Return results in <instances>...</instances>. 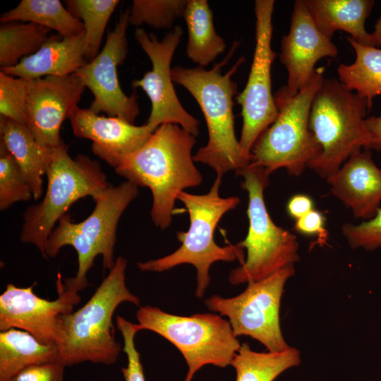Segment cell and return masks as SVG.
<instances>
[{
	"label": "cell",
	"mask_w": 381,
	"mask_h": 381,
	"mask_svg": "<svg viewBox=\"0 0 381 381\" xmlns=\"http://www.w3.org/2000/svg\"><path fill=\"white\" fill-rule=\"evenodd\" d=\"M300 351L294 348L282 352H257L243 343L231 365L236 373V381H274L285 370L301 363Z\"/></svg>",
	"instance_id": "cell-27"
},
{
	"label": "cell",
	"mask_w": 381,
	"mask_h": 381,
	"mask_svg": "<svg viewBox=\"0 0 381 381\" xmlns=\"http://www.w3.org/2000/svg\"><path fill=\"white\" fill-rule=\"evenodd\" d=\"M125 381H145L142 363L131 361L126 367L121 368Z\"/></svg>",
	"instance_id": "cell-38"
},
{
	"label": "cell",
	"mask_w": 381,
	"mask_h": 381,
	"mask_svg": "<svg viewBox=\"0 0 381 381\" xmlns=\"http://www.w3.org/2000/svg\"><path fill=\"white\" fill-rule=\"evenodd\" d=\"M84 44L85 32L60 40L50 37L35 54L1 71L27 80L72 75L87 62Z\"/></svg>",
	"instance_id": "cell-20"
},
{
	"label": "cell",
	"mask_w": 381,
	"mask_h": 381,
	"mask_svg": "<svg viewBox=\"0 0 381 381\" xmlns=\"http://www.w3.org/2000/svg\"><path fill=\"white\" fill-rule=\"evenodd\" d=\"M32 198V190L19 165L0 142V210H5L16 202Z\"/></svg>",
	"instance_id": "cell-31"
},
{
	"label": "cell",
	"mask_w": 381,
	"mask_h": 381,
	"mask_svg": "<svg viewBox=\"0 0 381 381\" xmlns=\"http://www.w3.org/2000/svg\"><path fill=\"white\" fill-rule=\"evenodd\" d=\"M319 30L332 40L337 30L344 31L359 44L375 47L365 23L372 11L373 0H303Z\"/></svg>",
	"instance_id": "cell-21"
},
{
	"label": "cell",
	"mask_w": 381,
	"mask_h": 381,
	"mask_svg": "<svg viewBox=\"0 0 381 381\" xmlns=\"http://www.w3.org/2000/svg\"><path fill=\"white\" fill-rule=\"evenodd\" d=\"M139 194L138 186L125 181L116 186L110 185L95 200V207L83 221L74 223L66 214L49 235L45 246L48 258L56 257L66 246L77 253L78 270L64 286L79 293L88 286L87 274L98 255L102 258L104 270L114 265V246L118 222L125 210Z\"/></svg>",
	"instance_id": "cell-5"
},
{
	"label": "cell",
	"mask_w": 381,
	"mask_h": 381,
	"mask_svg": "<svg viewBox=\"0 0 381 381\" xmlns=\"http://www.w3.org/2000/svg\"><path fill=\"white\" fill-rule=\"evenodd\" d=\"M0 138L23 171L33 199L39 200L55 147L40 145L27 126L3 116H0Z\"/></svg>",
	"instance_id": "cell-22"
},
{
	"label": "cell",
	"mask_w": 381,
	"mask_h": 381,
	"mask_svg": "<svg viewBox=\"0 0 381 381\" xmlns=\"http://www.w3.org/2000/svg\"><path fill=\"white\" fill-rule=\"evenodd\" d=\"M58 358L57 345L42 343L26 331L11 328L0 332V381H8L27 367Z\"/></svg>",
	"instance_id": "cell-23"
},
{
	"label": "cell",
	"mask_w": 381,
	"mask_h": 381,
	"mask_svg": "<svg viewBox=\"0 0 381 381\" xmlns=\"http://www.w3.org/2000/svg\"><path fill=\"white\" fill-rule=\"evenodd\" d=\"M195 143V137L180 126L164 123L115 168L116 173L126 181L150 189L151 218L162 230L171 224L179 193L202 183V175L192 156Z\"/></svg>",
	"instance_id": "cell-1"
},
{
	"label": "cell",
	"mask_w": 381,
	"mask_h": 381,
	"mask_svg": "<svg viewBox=\"0 0 381 381\" xmlns=\"http://www.w3.org/2000/svg\"><path fill=\"white\" fill-rule=\"evenodd\" d=\"M368 101L339 80L324 78L310 111L308 126L321 147L310 169L327 179L354 152L368 150L365 127Z\"/></svg>",
	"instance_id": "cell-6"
},
{
	"label": "cell",
	"mask_w": 381,
	"mask_h": 381,
	"mask_svg": "<svg viewBox=\"0 0 381 381\" xmlns=\"http://www.w3.org/2000/svg\"><path fill=\"white\" fill-rule=\"evenodd\" d=\"M67 9L80 20L85 28V57L87 61L98 54L108 21L119 4L118 0H69Z\"/></svg>",
	"instance_id": "cell-29"
},
{
	"label": "cell",
	"mask_w": 381,
	"mask_h": 381,
	"mask_svg": "<svg viewBox=\"0 0 381 381\" xmlns=\"http://www.w3.org/2000/svg\"><path fill=\"white\" fill-rule=\"evenodd\" d=\"M347 40L356 59L351 64L339 66V80L365 98L371 109L373 98L381 95V48L359 44L349 37Z\"/></svg>",
	"instance_id": "cell-26"
},
{
	"label": "cell",
	"mask_w": 381,
	"mask_h": 381,
	"mask_svg": "<svg viewBox=\"0 0 381 381\" xmlns=\"http://www.w3.org/2000/svg\"><path fill=\"white\" fill-rule=\"evenodd\" d=\"M316 68L310 83L292 97L274 95L278 114L255 141L250 164L265 167L270 174L284 168L298 176L321 153V147L308 126L314 96L324 77Z\"/></svg>",
	"instance_id": "cell-9"
},
{
	"label": "cell",
	"mask_w": 381,
	"mask_h": 381,
	"mask_svg": "<svg viewBox=\"0 0 381 381\" xmlns=\"http://www.w3.org/2000/svg\"><path fill=\"white\" fill-rule=\"evenodd\" d=\"M183 35L181 26L174 27L159 41L142 28L135 31V38L148 56L152 69L143 78L132 82L133 88H141L148 96L151 111L146 124L154 132L159 126L173 123L194 135L199 133V121L180 102L173 85L171 62Z\"/></svg>",
	"instance_id": "cell-13"
},
{
	"label": "cell",
	"mask_w": 381,
	"mask_h": 381,
	"mask_svg": "<svg viewBox=\"0 0 381 381\" xmlns=\"http://www.w3.org/2000/svg\"><path fill=\"white\" fill-rule=\"evenodd\" d=\"M64 369L57 361L35 364L21 370L8 381H64Z\"/></svg>",
	"instance_id": "cell-34"
},
{
	"label": "cell",
	"mask_w": 381,
	"mask_h": 381,
	"mask_svg": "<svg viewBox=\"0 0 381 381\" xmlns=\"http://www.w3.org/2000/svg\"><path fill=\"white\" fill-rule=\"evenodd\" d=\"M136 319L140 330L152 331L174 344L188 365L184 381L206 365L226 368L241 347L229 321L221 315L198 313L181 316L157 307L139 308Z\"/></svg>",
	"instance_id": "cell-10"
},
{
	"label": "cell",
	"mask_w": 381,
	"mask_h": 381,
	"mask_svg": "<svg viewBox=\"0 0 381 381\" xmlns=\"http://www.w3.org/2000/svg\"><path fill=\"white\" fill-rule=\"evenodd\" d=\"M127 260L119 256L90 299L76 311L61 318V337L57 361L65 367L83 362L111 365L123 348L116 341L112 321L123 302L140 305L126 284Z\"/></svg>",
	"instance_id": "cell-3"
},
{
	"label": "cell",
	"mask_w": 381,
	"mask_h": 381,
	"mask_svg": "<svg viewBox=\"0 0 381 381\" xmlns=\"http://www.w3.org/2000/svg\"><path fill=\"white\" fill-rule=\"evenodd\" d=\"M314 208L313 199L306 194H296L291 197L286 204L288 214L295 220L303 217Z\"/></svg>",
	"instance_id": "cell-36"
},
{
	"label": "cell",
	"mask_w": 381,
	"mask_h": 381,
	"mask_svg": "<svg viewBox=\"0 0 381 381\" xmlns=\"http://www.w3.org/2000/svg\"><path fill=\"white\" fill-rule=\"evenodd\" d=\"M325 224V217L323 214L313 209L303 217L296 220L294 230L303 235H318L319 240L323 242L327 236Z\"/></svg>",
	"instance_id": "cell-35"
},
{
	"label": "cell",
	"mask_w": 381,
	"mask_h": 381,
	"mask_svg": "<svg viewBox=\"0 0 381 381\" xmlns=\"http://www.w3.org/2000/svg\"><path fill=\"white\" fill-rule=\"evenodd\" d=\"M274 0L255 1V47L247 83L236 97L241 107L243 127L239 144L250 162L251 150L275 120L278 110L272 92L271 67L277 56L271 46Z\"/></svg>",
	"instance_id": "cell-12"
},
{
	"label": "cell",
	"mask_w": 381,
	"mask_h": 381,
	"mask_svg": "<svg viewBox=\"0 0 381 381\" xmlns=\"http://www.w3.org/2000/svg\"><path fill=\"white\" fill-rule=\"evenodd\" d=\"M1 23H33L56 31L61 37L85 32L83 22L59 0H23L15 8L2 13Z\"/></svg>",
	"instance_id": "cell-25"
},
{
	"label": "cell",
	"mask_w": 381,
	"mask_h": 381,
	"mask_svg": "<svg viewBox=\"0 0 381 381\" xmlns=\"http://www.w3.org/2000/svg\"><path fill=\"white\" fill-rule=\"evenodd\" d=\"M46 176V193L40 202L25 210L20 238L34 245L47 259V241L69 207L87 196L95 201L110 183L98 162L85 155L71 158L63 141L54 148Z\"/></svg>",
	"instance_id": "cell-7"
},
{
	"label": "cell",
	"mask_w": 381,
	"mask_h": 381,
	"mask_svg": "<svg viewBox=\"0 0 381 381\" xmlns=\"http://www.w3.org/2000/svg\"><path fill=\"white\" fill-rule=\"evenodd\" d=\"M34 285H6L0 296V330L22 329L42 343L58 346L61 337V316L73 312L80 297L78 293L64 286L60 274L56 280L58 297L55 300L38 296L33 291Z\"/></svg>",
	"instance_id": "cell-15"
},
{
	"label": "cell",
	"mask_w": 381,
	"mask_h": 381,
	"mask_svg": "<svg viewBox=\"0 0 381 381\" xmlns=\"http://www.w3.org/2000/svg\"><path fill=\"white\" fill-rule=\"evenodd\" d=\"M365 127L368 135V150H381V116H370L365 119Z\"/></svg>",
	"instance_id": "cell-37"
},
{
	"label": "cell",
	"mask_w": 381,
	"mask_h": 381,
	"mask_svg": "<svg viewBox=\"0 0 381 381\" xmlns=\"http://www.w3.org/2000/svg\"><path fill=\"white\" fill-rule=\"evenodd\" d=\"M74 135L92 140V151L114 169L140 148L152 131L119 117L99 116L90 108H75L69 119Z\"/></svg>",
	"instance_id": "cell-18"
},
{
	"label": "cell",
	"mask_w": 381,
	"mask_h": 381,
	"mask_svg": "<svg viewBox=\"0 0 381 381\" xmlns=\"http://www.w3.org/2000/svg\"><path fill=\"white\" fill-rule=\"evenodd\" d=\"M28 80L0 71V114L27 126Z\"/></svg>",
	"instance_id": "cell-32"
},
{
	"label": "cell",
	"mask_w": 381,
	"mask_h": 381,
	"mask_svg": "<svg viewBox=\"0 0 381 381\" xmlns=\"http://www.w3.org/2000/svg\"><path fill=\"white\" fill-rule=\"evenodd\" d=\"M243 176L242 188L248 195V234L238 242L246 249L245 262L229 274V281L237 285L263 279L299 260V244L289 231L276 225L264 199L270 173L263 167L249 164L237 171Z\"/></svg>",
	"instance_id": "cell-8"
},
{
	"label": "cell",
	"mask_w": 381,
	"mask_h": 381,
	"mask_svg": "<svg viewBox=\"0 0 381 381\" xmlns=\"http://www.w3.org/2000/svg\"><path fill=\"white\" fill-rule=\"evenodd\" d=\"M294 273V265H289L263 279L248 283L234 297L213 295L205 304L210 310L228 317L236 337L249 336L270 352L284 351L291 346L282 332L279 309L284 285Z\"/></svg>",
	"instance_id": "cell-11"
},
{
	"label": "cell",
	"mask_w": 381,
	"mask_h": 381,
	"mask_svg": "<svg viewBox=\"0 0 381 381\" xmlns=\"http://www.w3.org/2000/svg\"><path fill=\"white\" fill-rule=\"evenodd\" d=\"M376 47L381 48V16L375 24V30L371 33Z\"/></svg>",
	"instance_id": "cell-39"
},
{
	"label": "cell",
	"mask_w": 381,
	"mask_h": 381,
	"mask_svg": "<svg viewBox=\"0 0 381 381\" xmlns=\"http://www.w3.org/2000/svg\"><path fill=\"white\" fill-rule=\"evenodd\" d=\"M188 37V57L200 67L207 66L226 49L214 29L213 13L206 0H188L183 14Z\"/></svg>",
	"instance_id": "cell-24"
},
{
	"label": "cell",
	"mask_w": 381,
	"mask_h": 381,
	"mask_svg": "<svg viewBox=\"0 0 381 381\" xmlns=\"http://www.w3.org/2000/svg\"><path fill=\"white\" fill-rule=\"evenodd\" d=\"M222 177L217 176L207 193L195 195L185 191L179 193L178 200L186 207L190 218L188 230L176 234L181 246L163 258L138 262L139 270L161 272L181 264H191L197 270L195 296L201 298L209 286V270L214 262L238 260L241 265L245 262L244 249L238 243L221 247L214 239V230L221 218L240 202L236 196L219 195Z\"/></svg>",
	"instance_id": "cell-4"
},
{
	"label": "cell",
	"mask_w": 381,
	"mask_h": 381,
	"mask_svg": "<svg viewBox=\"0 0 381 381\" xmlns=\"http://www.w3.org/2000/svg\"><path fill=\"white\" fill-rule=\"evenodd\" d=\"M337 55V46L317 28L304 1L296 0L289 33L281 40L279 60L287 71V83L276 93L292 97L310 83L320 59Z\"/></svg>",
	"instance_id": "cell-17"
},
{
	"label": "cell",
	"mask_w": 381,
	"mask_h": 381,
	"mask_svg": "<svg viewBox=\"0 0 381 381\" xmlns=\"http://www.w3.org/2000/svg\"><path fill=\"white\" fill-rule=\"evenodd\" d=\"M186 4V0H133L128 8L129 25L170 28L176 18L183 17Z\"/></svg>",
	"instance_id": "cell-30"
},
{
	"label": "cell",
	"mask_w": 381,
	"mask_h": 381,
	"mask_svg": "<svg viewBox=\"0 0 381 381\" xmlns=\"http://www.w3.org/2000/svg\"><path fill=\"white\" fill-rule=\"evenodd\" d=\"M332 194L357 219L374 217L381 202V169L369 150L353 153L342 166L328 176Z\"/></svg>",
	"instance_id": "cell-19"
},
{
	"label": "cell",
	"mask_w": 381,
	"mask_h": 381,
	"mask_svg": "<svg viewBox=\"0 0 381 381\" xmlns=\"http://www.w3.org/2000/svg\"><path fill=\"white\" fill-rule=\"evenodd\" d=\"M85 87L75 73L28 80L27 126L40 145L54 148L61 143V125Z\"/></svg>",
	"instance_id": "cell-16"
},
{
	"label": "cell",
	"mask_w": 381,
	"mask_h": 381,
	"mask_svg": "<svg viewBox=\"0 0 381 381\" xmlns=\"http://www.w3.org/2000/svg\"><path fill=\"white\" fill-rule=\"evenodd\" d=\"M129 9L121 13L114 30L108 32L104 47L75 74L92 93L90 109L95 113L119 117L133 123L140 113L135 93L126 95L118 78L117 68L128 54L126 37Z\"/></svg>",
	"instance_id": "cell-14"
},
{
	"label": "cell",
	"mask_w": 381,
	"mask_h": 381,
	"mask_svg": "<svg viewBox=\"0 0 381 381\" xmlns=\"http://www.w3.org/2000/svg\"><path fill=\"white\" fill-rule=\"evenodd\" d=\"M51 30L33 23H1L0 26V67L17 65L50 39Z\"/></svg>",
	"instance_id": "cell-28"
},
{
	"label": "cell",
	"mask_w": 381,
	"mask_h": 381,
	"mask_svg": "<svg viewBox=\"0 0 381 381\" xmlns=\"http://www.w3.org/2000/svg\"><path fill=\"white\" fill-rule=\"evenodd\" d=\"M234 42L224 59L211 69L203 67L187 68L180 66L171 68L173 81L185 87L195 98L205 119L208 141L193 156V160L208 165L222 176L236 172L250 164L242 153L234 131V97L237 84L231 77L245 61L241 56L224 74L222 70L238 47Z\"/></svg>",
	"instance_id": "cell-2"
},
{
	"label": "cell",
	"mask_w": 381,
	"mask_h": 381,
	"mask_svg": "<svg viewBox=\"0 0 381 381\" xmlns=\"http://www.w3.org/2000/svg\"><path fill=\"white\" fill-rule=\"evenodd\" d=\"M341 231L352 248L373 250L381 247V207L371 219L357 225L345 223Z\"/></svg>",
	"instance_id": "cell-33"
}]
</instances>
